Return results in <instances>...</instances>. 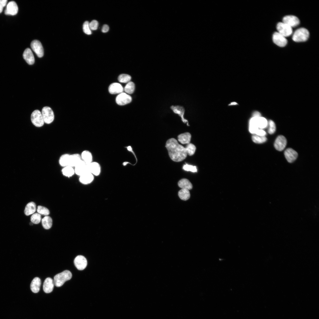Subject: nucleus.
Segmentation results:
<instances>
[{
  "label": "nucleus",
  "instance_id": "nucleus-39",
  "mask_svg": "<svg viewBox=\"0 0 319 319\" xmlns=\"http://www.w3.org/2000/svg\"><path fill=\"white\" fill-rule=\"evenodd\" d=\"M37 211L40 214L44 215H48L50 213L49 211L47 208L41 206H38Z\"/></svg>",
  "mask_w": 319,
  "mask_h": 319
},
{
  "label": "nucleus",
  "instance_id": "nucleus-25",
  "mask_svg": "<svg viewBox=\"0 0 319 319\" xmlns=\"http://www.w3.org/2000/svg\"><path fill=\"white\" fill-rule=\"evenodd\" d=\"M81 159L86 164H88L92 161V155L91 153L88 150L82 152L81 155Z\"/></svg>",
  "mask_w": 319,
  "mask_h": 319
},
{
  "label": "nucleus",
  "instance_id": "nucleus-48",
  "mask_svg": "<svg viewBox=\"0 0 319 319\" xmlns=\"http://www.w3.org/2000/svg\"><path fill=\"white\" fill-rule=\"evenodd\" d=\"M30 225H32V222H31V223H30Z\"/></svg>",
  "mask_w": 319,
  "mask_h": 319
},
{
  "label": "nucleus",
  "instance_id": "nucleus-35",
  "mask_svg": "<svg viewBox=\"0 0 319 319\" xmlns=\"http://www.w3.org/2000/svg\"><path fill=\"white\" fill-rule=\"evenodd\" d=\"M135 87V84L134 83L132 82H129L125 86L124 90L126 93L131 94L134 92Z\"/></svg>",
  "mask_w": 319,
  "mask_h": 319
},
{
  "label": "nucleus",
  "instance_id": "nucleus-27",
  "mask_svg": "<svg viewBox=\"0 0 319 319\" xmlns=\"http://www.w3.org/2000/svg\"><path fill=\"white\" fill-rule=\"evenodd\" d=\"M178 186L182 189L188 190L192 188V185L190 182L187 179L183 178L180 180L178 183Z\"/></svg>",
  "mask_w": 319,
  "mask_h": 319
},
{
  "label": "nucleus",
  "instance_id": "nucleus-28",
  "mask_svg": "<svg viewBox=\"0 0 319 319\" xmlns=\"http://www.w3.org/2000/svg\"><path fill=\"white\" fill-rule=\"evenodd\" d=\"M259 129L257 123V117H253L250 121L249 131L250 133L255 134Z\"/></svg>",
  "mask_w": 319,
  "mask_h": 319
},
{
  "label": "nucleus",
  "instance_id": "nucleus-38",
  "mask_svg": "<svg viewBox=\"0 0 319 319\" xmlns=\"http://www.w3.org/2000/svg\"><path fill=\"white\" fill-rule=\"evenodd\" d=\"M41 220V215L38 213H35L33 214L30 218V220L31 222L32 223L36 224L39 223L40 222Z\"/></svg>",
  "mask_w": 319,
  "mask_h": 319
},
{
  "label": "nucleus",
  "instance_id": "nucleus-22",
  "mask_svg": "<svg viewBox=\"0 0 319 319\" xmlns=\"http://www.w3.org/2000/svg\"><path fill=\"white\" fill-rule=\"evenodd\" d=\"M81 160V155L79 154H70L68 166L75 167Z\"/></svg>",
  "mask_w": 319,
  "mask_h": 319
},
{
  "label": "nucleus",
  "instance_id": "nucleus-26",
  "mask_svg": "<svg viewBox=\"0 0 319 319\" xmlns=\"http://www.w3.org/2000/svg\"><path fill=\"white\" fill-rule=\"evenodd\" d=\"M36 210V205L33 202L28 203L26 205L24 210L25 215L28 216L34 213Z\"/></svg>",
  "mask_w": 319,
  "mask_h": 319
},
{
  "label": "nucleus",
  "instance_id": "nucleus-23",
  "mask_svg": "<svg viewBox=\"0 0 319 319\" xmlns=\"http://www.w3.org/2000/svg\"><path fill=\"white\" fill-rule=\"evenodd\" d=\"M41 284L40 279L38 277L34 278L30 284V289L34 293H37L40 290Z\"/></svg>",
  "mask_w": 319,
  "mask_h": 319
},
{
  "label": "nucleus",
  "instance_id": "nucleus-37",
  "mask_svg": "<svg viewBox=\"0 0 319 319\" xmlns=\"http://www.w3.org/2000/svg\"><path fill=\"white\" fill-rule=\"evenodd\" d=\"M130 76L127 74H122L120 75L118 78V81L121 82L128 83L131 79Z\"/></svg>",
  "mask_w": 319,
  "mask_h": 319
},
{
  "label": "nucleus",
  "instance_id": "nucleus-7",
  "mask_svg": "<svg viewBox=\"0 0 319 319\" xmlns=\"http://www.w3.org/2000/svg\"><path fill=\"white\" fill-rule=\"evenodd\" d=\"M30 46L32 50L39 57H42L44 54L43 49L40 42L37 40L32 41L30 44Z\"/></svg>",
  "mask_w": 319,
  "mask_h": 319
},
{
  "label": "nucleus",
  "instance_id": "nucleus-12",
  "mask_svg": "<svg viewBox=\"0 0 319 319\" xmlns=\"http://www.w3.org/2000/svg\"><path fill=\"white\" fill-rule=\"evenodd\" d=\"M287 143V140L285 137L283 136L280 135L276 139L274 143V147L277 150L281 151L285 148Z\"/></svg>",
  "mask_w": 319,
  "mask_h": 319
},
{
  "label": "nucleus",
  "instance_id": "nucleus-40",
  "mask_svg": "<svg viewBox=\"0 0 319 319\" xmlns=\"http://www.w3.org/2000/svg\"><path fill=\"white\" fill-rule=\"evenodd\" d=\"M83 29L84 33L87 35H90L92 33L88 21H86L84 22L83 25Z\"/></svg>",
  "mask_w": 319,
  "mask_h": 319
},
{
  "label": "nucleus",
  "instance_id": "nucleus-14",
  "mask_svg": "<svg viewBox=\"0 0 319 319\" xmlns=\"http://www.w3.org/2000/svg\"><path fill=\"white\" fill-rule=\"evenodd\" d=\"M88 172L95 176L99 175L101 172V167L97 162H92L87 164Z\"/></svg>",
  "mask_w": 319,
  "mask_h": 319
},
{
  "label": "nucleus",
  "instance_id": "nucleus-13",
  "mask_svg": "<svg viewBox=\"0 0 319 319\" xmlns=\"http://www.w3.org/2000/svg\"><path fill=\"white\" fill-rule=\"evenodd\" d=\"M283 22L287 24L290 27H295L300 23V20L296 17L293 15H287L284 17Z\"/></svg>",
  "mask_w": 319,
  "mask_h": 319
},
{
  "label": "nucleus",
  "instance_id": "nucleus-21",
  "mask_svg": "<svg viewBox=\"0 0 319 319\" xmlns=\"http://www.w3.org/2000/svg\"><path fill=\"white\" fill-rule=\"evenodd\" d=\"M94 179L93 175L88 172L80 176L79 180L82 184H87L91 183Z\"/></svg>",
  "mask_w": 319,
  "mask_h": 319
},
{
  "label": "nucleus",
  "instance_id": "nucleus-5",
  "mask_svg": "<svg viewBox=\"0 0 319 319\" xmlns=\"http://www.w3.org/2000/svg\"><path fill=\"white\" fill-rule=\"evenodd\" d=\"M41 113L44 123L49 124L53 121L54 118V113L50 107H44L42 109Z\"/></svg>",
  "mask_w": 319,
  "mask_h": 319
},
{
  "label": "nucleus",
  "instance_id": "nucleus-32",
  "mask_svg": "<svg viewBox=\"0 0 319 319\" xmlns=\"http://www.w3.org/2000/svg\"><path fill=\"white\" fill-rule=\"evenodd\" d=\"M70 154H67L62 155L59 159V164L62 167H64L68 166Z\"/></svg>",
  "mask_w": 319,
  "mask_h": 319
},
{
  "label": "nucleus",
  "instance_id": "nucleus-42",
  "mask_svg": "<svg viewBox=\"0 0 319 319\" xmlns=\"http://www.w3.org/2000/svg\"><path fill=\"white\" fill-rule=\"evenodd\" d=\"M269 127L268 133L270 134H273L275 132L276 130L275 124L273 121L270 120L269 121Z\"/></svg>",
  "mask_w": 319,
  "mask_h": 319
},
{
  "label": "nucleus",
  "instance_id": "nucleus-47",
  "mask_svg": "<svg viewBox=\"0 0 319 319\" xmlns=\"http://www.w3.org/2000/svg\"><path fill=\"white\" fill-rule=\"evenodd\" d=\"M127 149H128V150L129 151H130L131 150H132V147L130 146H128L127 147Z\"/></svg>",
  "mask_w": 319,
  "mask_h": 319
},
{
  "label": "nucleus",
  "instance_id": "nucleus-29",
  "mask_svg": "<svg viewBox=\"0 0 319 319\" xmlns=\"http://www.w3.org/2000/svg\"><path fill=\"white\" fill-rule=\"evenodd\" d=\"M42 225L44 229H49L52 226V220L50 217L47 216L42 219Z\"/></svg>",
  "mask_w": 319,
  "mask_h": 319
},
{
  "label": "nucleus",
  "instance_id": "nucleus-43",
  "mask_svg": "<svg viewBox=\"0 0 319 319\" xmlns=\"http://www.w3.org/2000/svg\"><path fill=\"white\" fill-rule=\"evenodd\" d=\"M98 23L97 21L94 20L89 23V26L91 30H96L97 29Z\"/></svg>",
  "mask_w": 319,
  "mask_h": 319
},
{
  "label": "nucleus",
  "instance_id": "nucleus-18",
  "mask_svg": "<svg viewBox=\"0 0 319 319\" xmlns=\"http://www.w3.org/2000/svg\"><path fill=\"white\" fill-rule=\"evenodd\" d=\"M23 56L27 63L29 65L33 64L35 62V58L33 53L29 48H26L24 51Z\"/></svg>",
  "mask_w": 319,
  "mask_h": 319
},
{
  "label": "nucleus",
  "instance_id": "nucleus-3",
  "mask_svg": "<svg viewBox=\"0 0 319 319\" xmlns=\"http://www.w3.org/2000/svg\"><path fill=\"white\" fill-rule=\"evenodd\" d=\"M309 35V32L307 29L304 28H299L294 32L292 39L296 42H304L307 40Z\"/></svg>",
  "mask_w": 319,
  "mask_h": 319
},
{
  "label": "nucleus",
  "instance_id": "nucleus-6",
  "mask_svg": "<svg viewBox=\"0 0 319 319\" xmlns=\"http://www.w3.org/2000/svg\"><path fill=\"white\" fill-rule=\"evenodd\" d=\"M276 29L278 32L284 37L290 36L292 33V27L283 22H279L277 24Z\"/></svg>",
  "mask_w": 319,
  "mask_h": 319
},
{
  "label": "nucleus",
  "instance_id": "nucleus-8",
  "mask_svg": "<svg viewBox=\"0 0 319 319\" xmlns=\"http://www.w3.org/2000/svg\"><path fill=\"white\" fill-rule=\"evenodd\" d=\"M272 39L274 43L281 47L285 46L287 42V40L285 37L277 32H275L273 34Z\"/></svg>",
  "mask_w": 319,
  "mask_h": 319
},
{
  "label": "nucleus",
  "instance_id": "nucleus-4",
  "mask_svg": "<svg viewBox=\"0 0 319 319\" xmlns=\"http://www.w3.org/2000/svg\"><path fill=\"white\" fill-rule=\"evenodd\" d=\"M31 119L32 123L36 127H41L44 123L41 113L38 110H35L32 112Z\"/></svg>",
  "mask_w": 319,
  "mask_h": 319
},
{
  "label": "nucleus",
  "instance_id": "nucleus-24",
  "mask_svg": "<svg viewBox=\"0 0 319 319\" xmlns=\"http://www.w3.org/2000/svg\"><path fill=\"white\" fill-rule=\"evenodd\" d=\"M191 138V134L188 132H185L179 134L178 136V141L183 144H188L190 143Z\"/></svg>",
  "mask_w": 319,
  "mask_h": 319
},
{
  "label": "nucleus",
  "instance_id": "nucleus-41",
  "mask_svg": "<svg viewBox=\"0 0 319 319\" xmlns=\"http://www.w3.org/2000/svg\"><path fill=\"white\" fill-rule=\"evenodd\" d=\"M183 169L186 171H190L193 172H197V169L196 166L189 165L186 163L183 167Z\"/></svg>",
  "mask_w": 319,
  "mask_h": 319
},
{
  "label": "nucleus",
  "instance_id": "nucleus-44",
  "mask_svg": "<svg viewBox=\"0 0 319 319\" xmlns=\"http://www.w3.org/2000/svg\"><path fill=\"white\" fill-rule=\"evenodd\" d=\"M7 0H0V13L2 11L4 7L7 4Z\"/></svg>",
  "mask_w": 319,
  "mask_h": 319
},
{
  "label": "nucleus",
  "instance_id": "nucleus-2",
  "mask_svg": "<svg viewBox=\"0 0 319 319\" xmlns=\"http://www.w3.org/2000/svg\"><path fill=\"white\" fill-rule=\"evenodd\" d=\"M72 277V274L70 271L65 270L57 274L54 276L53 281L54 285L58 287H60L66 281L70 280Z\"/></svg>",
  "mask_w": 319,
  "mask_h": 319
},
{
  "label": "nucleus",
  "instance_id": "nucleus-9",
  "mask_svg": "<svg viewBox=\"0 0 319 319\" xmlns=\"http://www.w3.org/2000/svg\"><path fill=\"white\" fill-rule=\"evenodd\" d=\"M115 100L118 105H123L130 103L132 100V98L129 95L122 92L117 95Z\"/></svg>",
  "mask_w": 319,
  "mask_h": 319
},
{
  "label": "nucleus",
  "instance_id": "nucleus-45",
  "mask_svg": "<svg viewBox=\"0 0 319 319\" xmlns=\"http://www.w3.org/2000/svg\"><path fill=\"white\" fill-rule=\"evenodd\" d=\"M255 134L258 136H264L266 135V133L263 129H259L256 131Z\"/></svg>",
  "mask_w": 319,
  "mask_h": 319
},
{
  "label": "nucleus",
  "instance_id": "nucleus-10",
  "mask_svg": "<svg viewBox=\"0 0 319 319\" xmlns=\"http://www.w3.org/2000/svg\"><path fill=\"white\" fill-rule=\"evenodd\" d=\"M74 263L78 270H82L87 266V261L84 257L82 255H78L75 258Z\"/></svg>",
  "mask_w": 319,
  "mask_h": 319
},
{
  "label": "nucleus",
  "instance_id": "nucleus-30",
  "mask_svg": "<svg viewBox=\"0 0 319 319\" xmlns=\"http://www.w3.org/2000/svg\"><path fill=\"white\" fill-rule=\"evenodd\" d=\"M257 122L259 128L262 129L267 127L268 123L266 119L261 116L257 117Z\"/></svg>",
  "mask_w": 319,
  "mask_h": 319
},
{
  "label": "nucleus",
  "instance_id": "nucleus-20",
  "mask_svg": "<svg viewBox=\"0 0 319 319\" xmlns=\"http://www.w3.org/2000/svg\"><path fill=\"white\" fill-rule=\"evenodd\" d=\"M108 90L110 94H115L122 93L123 91V88L120 84L114 83L110 85Z\"/></svg>",
  "mask_w": 319,
  "mask_h": 319
},
{
  "label": "nucleus",
  "instance_id": "nucleus-19",
  "mask_svg": "<svg viewBox=\"0 0 319 319\" xmlns=\"http://www.w3.org/2000/svg\"><path fill=\"white\" fill-rule=\"evenodd\" d=\"M170 108L175 113L178 114L181 117L183 122L185 123H187V125L189 126L188 121L184 118L185 109L183 107L178 105H172L170 107Z\"/></svg>",
  "mask_w": 319,
  "mask_h": 319
},
{
  "label": "nucleus",
  "instance_id": "nucleus-34",
  "mask_svg": "<svg viewBox=\"0 0 319 319\" xmlns=\"http://www.w3.org/2000/svg\"><path fill=\"white\" fill-rule=\"evenodd\" d=\"M185 148L187 154L190 156L194 154L196 150L195 146L193 144L190 143L187 144Z\"/></svg>",
  "mask_w": 319,
  "mask_h": 319
},
{
  "label": "nucleus",
  "instance_id": "nucleus-33",
  "mask_svg": "<svg viewBox=\"0 0 319 319\" xmlns=\"http://www.w3.org/2000/svg\"><path fill=\"white\" fill-rule=\"evenodd\" d=\"M178 195L181 199L184 201L188 200L190 196V193L188 190L183 189L179 191Z\"/></svg>",
  "mask_w": 319,
  "mask_h": 319
},
{
  "label": "nucleus",
  "instance_id": "nucleus-16",
  "mask_svg": "<svg viewBox=\"0 0 319 319\" xmlns=\"http://www.w3.org/2000/svg\"><path fill=\"white\" fill-rule=\"evenodd\" d=\"M285 158L288 162L292 163L298 157V153L293 149L289 148L284 152Z\"/></svg>",
  "mask_w": 319,
  "mask_h": 319
},
{
  "label": "nucleus",
  "instance_id": "nucleus-15",
  "mask_svg": "<svg viewBox=\"0 0 319 319\" xmlns=\"http://www.w3.org/2000/svg\"><path fill=\"white\" fill-rule=\"evenodd\" d=\"M74 167L75 173L79 176L86 172H88L87 164H86L82 160Z\"/></svg>",
  "mask_w": 319,
  "mask_h": 319
},
{
  "label": "nucleus",
  "instance_id": "nucleus-36",
  "mask_svg": "<svg viewBox=\"0 0 319 319\" xmlns=\"http://www.w3.org/2000/svg\"><path fill=\"white\" fill-rule=\"evenodd\" d=\"M252 140L255 143L258 144H261L266 142L267 140V138L264 136H258L256 135H253L252 136Z\"/></svg>",
  "mask_w": 319,
  "mask_h": 319
},
{
  "label": "nucleus",
  "instance_id": "nucleus-31",
  "mask_svg": "<svg viewBox=\"0 0 319 319\" xmlns=\"http://www.w3.org/2000/svg\"><path fill=\"white\" fill-rule=\"evenodd\" d=\"M62 172L64 175L68 177L72 176L75 173L73 167L69 166L64 167L62 170Z\"/></svg>",
  "mask_w": 319,
  "mask_h": 319
},
{
  "label": "nucleus",
  "instance_id": "nucleus-17",
  "mask_svg": "<svg viewBox=\"0 0 319 319\" xmlns=\"http://www.w3.org/2000/svg\"><path fill=\"white\" fill-rule=\"evenodd\" d=\"M54 285L53 281L51 278H46L43 284V289L44 291L47 293L51 292L53 290Z\"/></svg>",
  "mask_w": 319,
  "mask_h": 319
},
{
  "label": "nucleus",
  "instance_id": "nucleus-1",
  "mask_svg": "<svg viewBox=\"0 0 319 319\" xmlns=\"http://www.w3.org/2000/svg\"><path fill=\"white\" fill-rule=\"evenodd\" d=\"M165 147L171 159L175 162H180L184 160L187 156L185 148L179 144L174 138L168 139L166 141Z\"/></svg>",
  "mask_w": 319,
  "mask_h": 319
},
{
  "label": "nucleus",
  "instance_id": "nucleus-11",
  "mask_svg": "<svg viewBox=\"0 0 319 319\" xmlns=\"http://www.w3.org/2000/svg\"><path fill=\"white\" fill-rule=\"evenodd\" d=\"M18 9L16 3L13 1H10L6 4L4 13L6 15L14 16L17 14Z\"/></svg>",
  "mask_w": 319,
  "mask_h": 319
},
{
  "label": "nucleus",
  "instance_id": "nucleus-46",
  "mask_svg": "<svg viewBox=\"0 0 319 319\" xmlns=\"http://www.w3.org/2000/svg\"><path fill=\"white\" fill-rule=\"evenodd\" d=\"M109 30V27L108 25L105 24L103 25L102 27V32L105 33L108 32V31Z\"/></svg>",
  "mask_w": 319,
  "mask_h": 319
}]
</instances>
